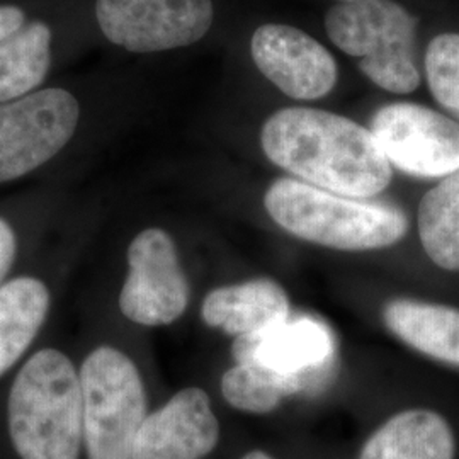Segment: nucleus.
I'll return each mask as SVG.
<instances>
[{
	"mask_svg": "<svg viewBox=\"0 0 459 459\" xmlns=\"http://www.w3.org/2000/svg\"><path fill=\"white\" fill-rule=\"evenodd\" d=\"M51 30L45 22L24 24L0 43V104L33 94L48 74Z\"/></svg>",
	"mask_w": 459,
	"mask_h": 459,
	"instance_id": "nucleus-17",
	"label": "nucleus"
},
{
	"mask_svg": "<svg viewBox=\"0 0 459 459\" xmlns=\"http://www.w3.org/2000/svg\"><path fill=\"white\" fill-rule=\"evenodd\" d=\"M242 459H273L269 455H265L264 451H252V453H248Z\"/></svg>",
	"mask_w": 459,
	"mask_h": 459,
	"instance_id": "nucleus-23",
	"label": "nucleus"
},
{
	"mask_svg": "<svg viewBox=\"0 0 459 459\" xmlns=\"http://www.w3.org/2000/svg\"><path fill=\"white\" fill-rule=\"evenodd\" d=\"M359 459H455V436L439 413L405 411L377 429Z\"/></svg>",
	"mask_w": 459,
	"mask_h": 459,
	"instance_id": "nucleus-14",
	"label": "nucleus"
},
{
	"mask_svg": "<svg viewBox=\"0 0 459 459\" xmlns=\"http://www.w3.org/2000/svg\"><path fill=\"white\" fill-rule=\"evenodd\" d=\"M419 235L432 263L446 271H459V172L422 197Z\"/></svg>",
	"mask_w": 459,
	"mask_h": 459,
	"instance_id": "nucleus-18",
	"label": "nucleus"
},
{
	"mask_svg": "<svg viewBox=\"0 0 459 459\" xmlns=\"http://www.w3.org/2000/svg\"><path fill=\"white\" fill-rule=\"evenodd\" d=\"M383 320L394 335L432 359L459 366V310L417 299H394Z\"/></svg>",
	"mask_w": 459,
	"mask_h": 459,
	"instance_id": "nucleus-15",
	"label": "nucleus"
},
{
	"mask_svg": "<svg viewBox=\"0 0 459 459\" xmlns=\"http://www.w3.org/2000/svg\"><path fill=\"white\" fill-rule=\"evenodd\" d=\"M24 24H26V16L22 9L9 4L0 5V43L9 36L17 33Z\"/></svg>",
	"mask_w": 459,
	"mask_h": 459,
	"instance_id": "nucleus-22",
	"label": "nucleus"
},
{
	"mask_svg": "<svg viewBox=\"0 0 459 459\" xmlns=\"http://www.w3.org/2000/svg\"><path fill=\"white\" fill-rule=\"evenodd\" d=\"M426 75L434 99L459 121V34H439L429 43Z\"/></svg>",
	"mask_w": 459,
	"mask_h": 459,
	"instance_id": "nucleus-20",
	"label": "nucleus"
},
{
	"mask_svg": "<svg viewBox=\"0 0 459 459\" xmlns=\"http://www.w3.org/2000/svg\"><path fill=\"white\" fill-rule=\"evenodd\" d=\"M213 0H98L102 34L132 53L182 48L203 39L213 24Z\"/></svg>",
	"mask_w": 459,
	"mask_h": 459,
	"instance_id": "nucleus-7",
	"label": "nucleus"
},
{
	"mask_svg": "<svg viewBox=\"0 0 459 459\" xmlns=\"http://www.w3.org/2000/svg\"><path fill=\"white\" fill-rule=\"evenodd\" d=\"M81 106L64 89H43L0 104V184L47 164L77 130Z\"/></svg>",
	"mask_w": 459,
	"mask_h": 459,
	"instance_id": "nucleus-6",
	"label": "nucleus"
},
{
	"mask_svg": "<svg viewBox=\"0 0 459 459\" xmlns=\"http://www.w3.org/2000/svg\"><path fill=\"white\" fill-rule=\"evenodd\" d=\"M201 316L210 327L238 339L278 327L291 315L282 286L261 278L214 290L204 298Z\"/></svg>",
	"mask_w": 459,
	"mask_h": 459,
	"instance_id": "nucleus-13",
	"label": "nucleus"
},
{
	"mask_svg": "<svg viewBox=\"0 0 459 459\" xmlns=\"http://www.w3.org/2000/svg\"><path fill=\"white\" fill-rule=\"evenodd\" d=\"M330 41L359 58L362 74L392 94H411L420 85L415 55L417 21L394 0L341 2L328 9Z\"/></svg>",
	"mask_w": 459,
	"mask_h": 459,
	"instance_id": "nucleus-4",
	"label": "nucleus"
},
{
	"mask_svg": "<svg viewBox=\"0 0 459 459\" xmlns=\"http://www.w3.org/2000/svg\"><path fill=\"white\" fill-rule=\"evenodd\" d=\"M130 273L119 295L123 315L138 325L159 327L181 318L189 303V282L170 235L148 229L128 248Z\"/></svg>",
	"mask_w": 459,
	"mask_h": 459,
	"instance_id": "nucleus-9",
	"label": "nucleus"
},
{
	"mask_svg": "<svg viewBox=\"0 0 459 459\" xmlns=\"http://www.w3.org/2000/svg\"><path fill=\"white\" fill-rule=\"evenodd\" d=\"M301 377H286L255 362L235 364L221 377V394L231 407L248 413H269L291 394L307 390Z\"/></svg>",
	"mask_w": 459,
	"mask_h": 459,
	"instance_id": "nucleus-19",
	"label": "nucleus"
},
{
	"mask_svg": "<svg viewBox=\"0 0 459 459\" xmlns=\"http://www.w3.org/2000/svg\"><path fill=\"white\" fill-rule=\"evenodd\" d=\"M16 257V235L11 225L0 218V284Z\"/></svg>",
	"mask_w": 459,
	"mask_h": 459,
	"instance_id": "nucleus-21",
	"label": "nucleus"
},
{
	"mask_svg": "<svg viewBox=\"0 0 459 459\" xmlns=\"http://www.w3.org/2000/svg\"><path fill=\"white\" fill-rule=\"evenodd\" d=\"M48 308V288L39 279L16 278L0 286V377L31 345Z\"/></svg>",
	"mask_w": 459,
	"mask_h": 459,
	"instance_id": "nucleus-16",
	"label": "nucleus"
},
{
	"mask_svg": "<svg viewBox=\"0 0 459 459\" xmlns=\"http://www.w3.org/2000/svg\"><path fill=\"white\" fill-rule=\"evenodd\" d=\"M9 432L21 459H79L82 385L64 352L43 349L17 373L9 396Z\"/></svg>",
	"mask_w": 459,
	"mask_h": 459,
	"instance_id": "nucleus-2",
	"label": "nucleus"
},
{
	"mask_svg": "<svg viewBox=\"0 0 459 459\" xmlns=\"http://www.w3.org/2000/svg\"><path fill=\"white\" fill-rule=\"evenodd\" d=\"M342 2H356V0H342Z\"/></svg>",
	"mask_w": 459,
	"mask_h": 459,
	"instance_id": "nucleus-24",
	"label": "nucleus"
},
{
	"mask_svg": "<svg viewBox=\"0 0 459 459\" xmlns=\"http://www.w3.org/2000/svg\"><path fill=\"white\" fill-rule=\"evenodd\" d=\"M333 351L330 330L310 316H290L278 327L238 337L233 344L237 364L255 362L281 375L301 377L308 388L325 377Z\"/></svg>",
	"mask_w": 459,
	"mask_h": 459,
	"instance_id": "nucleus-12",
	"label": "nucleus"
},
{
	"mask_svg": "<svg viewBox=\"0 0 459 459\" xmlns=\"http://www.w3.org/2000/svg\"><path fill=\"white\" fill-rule=\"evenodd\" d=\"M220 426L212 402L201 388H186L140 427L133 459H201L218 444Z\"/></svg>",
	"mask_w": 459,
	"mask_h": 459,
	"instance_id": "nucleus-11",
	"label": "nucleus"
},
{
	"mask_svg": "<svg viewBox=\"0 0 459 459\" xmlns=\"http://www.w3.org/2000/svg\"><path fill=\"white\" fill-rule=\"evenodd\" d=\"M261 143L273 164L339 196H377L394 176L371 130L322 109H281L264 123Z\"/></svg>",
	"mask_w": 459,
	"mask_h": 459,
	"instance_id": "nucleus-1",
	"label": "nucleus"
},
{
	"mask_svg": "<svg viewBox=\"0 0 459 459\" xmlns=\"http://www.w3.org/2000/svg\"><path fill=\"white\" fill-rule=\"evenodd\" d=\"M371 132L400 170L417 178H447L459 172V123L413 102L381 108Z\"/></svg>",
	"mask_w": 459,
	"mask_h": 459,
	"instance_id": "nucleus-8",
	"label": "nucleus"
},
{
	"mask_svg": "<svg viewBox=\"0 0 459 459\" xmlns=\"http://www.w3.org/2000/svg\"><path fill=\"white\" fill-rule=\"evenodd\" d=\"M254 64L290 98H325L337 83L335 58L310 34L286 24H264L250 41Z\"/></svg>",
	"mask_w": 459,
	"mask_h": 459,
	"instance_id": "nucleus-10",
	"label": "nucleus"
},
{
	"mask_svg": "<svg viewBox=\"0 0 459 459\" xmlns=\"http://www.w3.org/2000/svg\"><path fill=\"white\" fill-rule=\"evenodd\" d=\"M264 206L279 227L301 240L337 250H377L400 242L409 221L402 210L339 196L296 179H279Z\"/></svg>",
	"mask_w": 459,
	"mask_h": 459,
	"instance_id": "nucleus-3",
	"label": "nucleus"
},
{
	"mask_svg": "<svg viewBox=\"0 0 459 459\" xmlns=\"http://www.w3.org/2000/svg\"><path fill=\"white\" fill-rule=\"evenodd\" d=\"M83 441L89 459H133V446L147 419V394L132 359L102 345L81 369Z\"/></svg>",
	"mask_w": 459,
	"mask_h": 459,
	"instance_id": "nucleus-5",
	"label": "nucleus"
}]
</instances>
